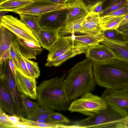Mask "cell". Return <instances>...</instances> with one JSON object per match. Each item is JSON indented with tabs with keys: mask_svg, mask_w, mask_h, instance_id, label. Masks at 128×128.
<instances>
[{
	"mask_svg": "<svg viewBox=\"0 0 128 128\" xmlns=\"http://www.w3.org/2000/svg\"><path fill=\"white\" fill-rule=\"evenodd\" d=\"M22 58L31 76L36 78H38L39 76L40 73L38 63L30 60L23 56Z\"/></svg>",
	"mask_w": 128,
	"mask_h": 128,
	"instance_id": "cell-29",
	"label": "cell"
},
{
	"mask_svg": "<svg viewBox=\"0 0 128 128\" xmlns=\"http://www.w3.org/2000/svg\"><path fill=\"white\" fill-rule=\"evenodd\" d=\"M73 46L71 40L66 36H58L56 41L49 51L46 62L56 59Z\"/></svg>",
	"mask_w": 128,
	"mask_h": 128,
	"instance_id": "cell-18",
	"label": "cell"
},
{
	"mask_svg": "<svg viewBox=\"0 0 128 128\" xmlns=\"http://www.w3.org/2000/svg\"><path fill=\"white\" fill-rule=\"evenodd\" d=\"M0 25L11 31L17 36L40 44L30 28L20 20L11 15H7L0 18Z\"/></svg>",
	"mask_w": 128,
	"mask_h": 128,
	"instance_id": "cell-6",
	"label": "cell"
},
{
	"mask_svg": "<svg viewBox=\"0 0 128 128\" xmlns=\"http://www.w3.org/2000/svg\"><path fill=\"white\" fill-rule=\"evenodd\" d=\"M103 2H99L94 4L87 5L89 12L97 14L100 15L104 12L102 8Z\"/></svg>",
	"mask_w": 128,
	"mask_h": 128,
	"instance_id": "cell-36",
	"label": "cell"
},
{
	"mask_svg": "<svg viewBox=\"0 0 128 128\" xmlns=\"http://www.w3.org/2000/svg\"><path fill=\"white\" fill-rule=\"evenodd\" d=\"M120 32L123 34L126 38L128 37V26L123 29Z\"/></svg>",
	"mask_w": 128,
	"mask_h": 128,
	"instance_id": "cell-47",
	"label": "cell"
},
{
	"mask_svg": "<svg viewBox=\"0 0 128 128\" xmlns=\"http://www.w3.org/2000/svg\"><path fill=\"white\" fill-rule=\"evenodd\" d=\"M0 57L10 49L17 36L7 28L0 25Z\"/></svg>",
	"mask_w": 128,
	"mask_h": 128,
	"instance_id": "cell-22",
	"label": "cell"
},
{
	"mask_svg": "<svg viewBox=\"0 0 128 128\" xmlns=\"http://www.w3.org/2000/svg\"><path fill=\"white\" fill-rule=\"evenodd\" d=\"M85 54L86 58L96 62H103L116 58L112 52L103 44H98L88 47Z\"/></svg>",
	"mask_w": 128,
	"mask_h": 128,
	"instance_id": "cell-15",
	"label": "cell"
},
{
	"mask_svg": "<svg viewBox=\"0 0 128 128\" xmlns=\"http://www.w3.org/2000/svg\"><path fill=\"white\" fill-rule=\"evenodd\" d=\"M68 6L66 3H58L50 0H34L29 5L18 9L14 12L19 15L30 14L41 16L50 12L68 9Z\"/></svg>",
	"mask_w": 128,
	"mask_h": 128,
	"instance_id": "cell-7",
	"label": "cell"
},
{
	"mask_svg": "<svg viewBox=\"0 0 128 128\" xmlns=\"http://www.w3.org/2000/svg\"><path fill=\"white\" fill-rule=\"evenodd\" d=\"M54 110L45 107H40L28 119L30 120L34 118L49 119L50 115L54 112Z\"/></svg>",
	"mask_w": 128,
	"mask_h": 128,
	"instance_id": "cell-30",
	"label": "cell"
},
{
	"mask_svg": "<svg viewBox=\"0 0 128 128\" xmlns=\"http://www.w3.org/2000/svg\"><path fill=\"white\" fill-rule=\"evenodd\" d=\"M9 58L3 64V77L7 86L16 104L18 116H24L22 108L20 93L18 92L16 81L9 64Z\"/></svg>",
	"mask_w": 128,
	"mask_h": 128,
	"instance_id": "cell-11",
	"label": "cell"
},
{
	"mask_svg": "<svg viewBox=\"0 0 128 128\" xmlns=\"http://www.w3.org/2000/svg\"><path fill=\"white\" fill-rule=\"evenodd\" d=\"M126 38L128 40V37H126Z\"/></svg>",
	"mask_w": 128,
	"mask_h": 128,
	"instance_id": "cell-50",
	"label": "cell"
},
{
	"mask_svg": "<svg viewBox=\"0 0 128 128\" xmlns=\"http://www.w3.org/2000/svg\"><path fill=\"white\" fill-rule=\"evenodd\" d=\"M36 78L26 75L20 70L16 69V82L20 93L33 100L37 98Z\"/></svg>",
	"mask_w": 128,
	"mask_h": 128,
	"instance_id": "cell-10",
	"label": "cell"
},
{
	"mask_svg": "<svg viewBox=\"0 0 128 128\" xmlns=\"http://www.w3.org/2000/svg\"><path fill=\"white\" fill-rule=\"evenodd\" d=\"M9 66L16 80V68L14 64L10 55L9 58Z\"/></svg>",
	"mask_w": 128,
	"mask_h": 128,
	"instance_id": "cell-44",
	"label": "cell"
},
{
	"mask_svg": "<svg viewBox=\"0 0 128 128\" xmlns=\"http://www.w3.org/2000/svg\"><path fill=\"white\" fill-rule=\"evenodd\" d=\"M21 122L26 124L40 127L41 128H62L63 125L61 124H51L43 123L36 122L26 118L24 116H20Z\"/></svg>",
	"mask_w": 128,
	"mask_h": 128,
	"instance_id": "cell-31",
	"label": "cell"
},
{
	"mask_svg": "<svg viewBox=\"0 0 128 128\" xmlns=\"http://www.w3.org/2000/svg\"><path fill=\"white\" fill-rule=\"evenodd\" d=\"M92 70L96 84L112 90L128 86V62L116 59L93 62Z\"/></svg>",
	"mask_w": 128,
	"mask_h": 128,
	"instance_id": "cell-1",
	"label": "cell"
},
{
	"mask_svg": "<svg viewBox=\"0 0 128 128\" xmlns=\"http://www.w3.org/2000/svg\"><path fill=\"white\" fill-rule=\"evenodd\" d=\"M0 108V128H14V124L10 120L8 115Z\"/></svg>",
	"mask_w": 128,
	"mask_h": 128,
	"instance_id": "cell-34",
	"label": "cell"
},
{
	"mask_svg": "<svg viewBox=\"0 0 128 128\" xmlns=\"http://www.w3.org/2000/svg\"><path fill=\"white\" fill-rule=\"evenodd\" d=\"M18 63L20 70L26 75L28 76H32L28 71L23 58L18 60Z\"/></svg>",
	"mask_w": 128,
	"mask_h": 128,
	"instance_id": "cell-38",
	"label": "cell"
},
{
	"mask_svg": "<svg viewBox=\"0 0 128 128\" xmlns=\"http://www.w3.org/2000/svg\"><path fill=\"white\" fill-rule=\"evenodd\" d=\"M0 108L11 115L18 116L16 104L3 77L0 78Z\"/></svg>",
	"mask_w": 128,
	"mask_h": 128,
	"instance_id": "cell-14",
	"label": "cell"
},
{
	"mask_svg": "<svg viewBox=\"0 0 128 128\" xmlns=\"http://www.w3.org/2000/svg\"><path fill=\"white\" fill-rule=\"evenodd\" d=\"M108 106L101 96L90 92L72 101L68 110L71 112H78L89 116L106 109Z\"/></svg>",
	"mask_w": 128,
	"mask_h": 128,
	"instance_id": "cell-5",
	"label": "cell"
},
{
	"mask_svg": "<svg viewBox=\"0 0 128 128\" xmlns=\"http://www.w3.org/2000/svg\"><path fill=\"white\" fill-rule=\"evenodd\" d=\"M58 31L41 28L38 38L43 48L49 51L58 37Z\"/></svg>",
	"mask_w": 128,
	"mask_h": 128,
	"instance_id": "cell-21",
	"label": "cell"
},
{
	"mask_svg": "<svg viewBox=\"0 0 128 128\" xmlns=\"http://www.w3.org/2000/svg\"><path fill=\"white\" fill-rule=\"evenodd\" d=\"M8 118L10 121L14 125L20 123L22 122L20 116L16 114L8 115Z\"/></svg>",
	"mask_w": 128,
	"mask_h": 128,
	"instance_id": "cell-43",
	"label": "cell"
},
{
	"mask_svg": "<svg viewBox=\"0 0 128 128\" xmlns=\"http://www.w3.org/2000/svg\"><path fill=\"white\" fill-rule=\"evenodd\" d=\"M125 116L116 109L108 105L106 109L86 118L73 122V124L76 128H111L116 122Z\"/></svg>",
	"mask_w": 128,
	"mask_h": 128,
	"instance_id": "cell-4",
	"label": "cell"
},
{
	"mask_svg": "<svg viewBox=\"0 0 128 128\" xmlns=\"http://www.w3.org/2000/svg\"><path fill=\"white\" fill-rule=\"evenodd\" d=\"M128 13V4L108 14L100 17V22L112 18L125 15Z\"/></svg>",
	"mask_w": 128,
	"mask_h": 128,
	"instance_id": "cell-35",
	"label": "cell"
},
{
	"mask_svg": "<svg viewBox=\"0 0 128 128\" xmlns=\"http://www.w3.org/2000/svg\"><path fill=\"white\" fill-rule=\"evenodd\" d=\"M121 0H106L103 3L102 8L104 10Z\"/></svg>",
	"mask_w": 128,
	"mask_h": 128,
	"instance_id": "cell-40",
	"label": "cell"
},
{
	"mask_svg": "<svg viewBox=\"0 0 128 128\" xmlns=\"http://www.w3.org/2000/svg\"></svg>",
	"mask_w": 128,
	"mask_h": 128,
	"instance_id": "cell-51",
	"label": "cell"
},
{
	"mask_svg": "<svg viewBox=\"0 0 128 128\" xmlns=\"http://www.w3.org/2000/svg\"><path fill=\"white\" fill-rule=\"evenodd\" d=\"M5 0H0V2H2V1H4Z\"/></svg>",
	"mask_w": 128,
	"mask_h": 128,
	"instance_id": "cell-49",
	"label": "cell"
},
{
	"mask_svg": "<svg viewBox=\"0 0 128 128\" xmlns=\"http://www.w3.org/2000/svg\"><path fill=\"white\" fill-rule=\"evenodd\" d=\"M9 12H10L8 11H2L1 12H0V18H1L3 16H4V14H7Z\"/></svg>",
	"mask_w": 128,
	"mask_h": 128,
	"instance_id": "cell-48",
	"label": "cell"
},
{
	"mask_svg": "<svg viewBox=\"0 0 128 128\" xmlns=\"http://www.w3.org/2000/svg\"><path fill=\"white\" fill-rule=\"evenodd\" d=\"M128 4V0H121L110 6L104 11L100 17L108 14Z\"/></svg>",
	"mask_w": 128,
	"mask_h": 128,
	"instance_id": "cell-33",
	"label": "cell"
},
{
	"mask_svg": "<svg viewBox=\"0 0 128 128\" xmlns=\"http://www.w3.org/2000/svg\"><path fill=\"white\" fill-rule=\"evenodd\" d=\"M66 76L56 77L42 81L37 87V100L40 107L58 111L68 110L70 104L64 85Z\"/></svg>",
	"mask_w": 128,
	"mask_h": 128,
	"instance_id": "cell-3",
	"label": "cell"
},
{
	"mask_svg": "<svg viewBox=\"0 0 128 128\" xmlns=\"http://www.w3.org/2000/svg\"><path fill=\"white\" fill-rule=\"evenodd\" d=\"M125 15L112 18L100 21L101 27L103 30L117 29Z\"/></svg>",
	"mask_w": 128,
	"mask_h": 128,
	"instance_id": "cell-28",
	"label": "cell"
},
{
	"mask_svg": "<svg viewBox=\"0 0 128 128\" xmlns=\"http://www.w3.org/2000/svg\"><path fill=\"white\" fill-rule=\"evenodd\" d=\"M88 47L86 46H73L67 52L56 59L46 62L45 66H58L69 59L86 52Z\"/></svg>",
	"mask_w": 128,
	"mask_h": 128,
	"instance_id": "cell-20",
	"label": "cell"
},
{
	"mask_svg": "<svg viewBox=\"0 0 128 128\" xmlns=\"http://www.w3.org/2000/svg\"><path fill=\"white\" fill-rule=\"evenodd\" d=\"M49 119L51 124H68L71 122L67 118L61 114L54 112L50 116Z\"/></svg>",
	"mask_w": 128,
	"mask_h": 128,
	"instance_id": "cell-32",
	"label": "cell"
},
{
	"mask_svg": "<svg viewBox=\"0 0 128 128\" xmlns=\"http://www.w3.org/2000/svg\"><path fill=\"white\" fill-rule=\"evenodd\" d=\"M68 9L55 10L40 16L39 24L42 28L58 31L66 25V20Z\"/></svg>",
	"mask_w": 128,
	"mask_h": 128,
	"instance_id": "cell-9",
	"label": "cell"
},
{
	"mask_svg": "<svg viewBox=\"0 0 128 128\" xmlns=\"http://www.w3.org/2000/svg\"><path fill=\"white\" fill-rule=\"evenodd\" d=\"M101 96L108 105L128 116V86L118 90L106 88Z\"/></svg>",
	"mask_w": 128,
	"mask_h": 128,
	"instance_id": "cell-8",
	"label": "cell"
},
{
	"mask_svg": "<svg viewBox=\"0 0 128 128\" xmlns=\"http://www.w3.org/2000/svg\"><path fill=\"white\" fill-rule=\"evenodd\" d=\"M66 36L71 40L74 46L88 47L99 44L104 39V36L96 37L87 34L76 36L73 34Z\"/></svg>",
	"mask_w": 128,
	"mask_h": 128,
	"instance_id": "cell-19",
	"label": "cell"
},
{
	"mask_svg": "<svg viewBox=\"0 0 128 128\" xmlns=\"http://www.w3.org/2000/svg\"><path fill=\"white\" fill-rule=\"evenodd\" d=\"M112 128H128V116L117 120Z\"/></svg>",
	"mask_w": 128,
	"mask_h": 128,
	"instance_id": "cell-37",
	"label": "cell"
},
{
	"mask_svg": "<svg viewBox=\"0 0 128 128\" xmlns=\"http://www.w3.org/2000/svg\"><path fill=\"white\" fill-rule=\"evenodd\" d=\"M19 15L20 20L30 28L37 38L38 34L41 28L39 24L40 16L30 14Z\"/></svg>",
	"mask_w": 128,
	"mask_h": 128,
	"instance_id": "cell-25",
	"label": "cell"
},
{
	"mask_svg": "<svg viewBox=\"0 0 128 128\" xmlns=\"http://www.w3.org/2000/svg\"><path fill=\"white\" fill-rule=\"evenodd\" d=\"M22 111L24 116L28 119L32 115L40 108L38 102L29 100L24 94L20 93Z\"/></svg>",
	"mask_w": 128,
	"mask_h": 128,
	"instance_id": "cell-24",
	"label": "cell"
},
{
	"mask_svg": "<svg viewBox=\"0 0 128 128\" xmlns=\"http://www.w3.org/2000/svg\"><path fill=\"white\" fill-rule=\"evenodd\" d=\"M17 38L11 44L10 48V55L15 65L16 69L20 70L18 60L22 58V56L20 50Z\"/></svg>",
	"mask_w": 128,
	"mask_h": 128,
	"instance_id": "cell-27",
	"label": "cell"
},
{
	"mask_svg": "<svg viewBox=\"0 0 128 128\" xmlns=\"http://www.w3.org/2000/svg\"><path fill=\"white\" fill-rule=\"evenodd\" d=\"M93 61L86 58L75 64L68 72L64 80L70 101L93 91L96 85L93 72Z\"/></svg>",
	"mask_w": 128,
	"mask_h": 128,
	"instance_id": "cell-2",
	"label": "cell"
},
{
	"mask_svg": "<svg viewBox=\"0 0 128 128\" xmlns=\"http://www.w3.org/2000/svg\"><path fill=\"white\" fill-rule=\"evenodd\" d=\"M30 120L41 123L51 124L50 120L48 119H44L40 118H34Z\"/></svg>",
	"mask_w": 128,
	"mask_h": 128,
	"instance_id": "cell-45",
	"label": "cell"
},
{
	"mask_svg": "<svg viewBox=\"0 0 128 128\" xmlns=\"http://www.w3.org/2000/svg\"><path fill=\"white\" fill-rule=\"evenodd\" d=\"M41 128L40 127L28 124L22 122L20 123L14 125V128Z\"/></svg>",
	"mask_w": 128,
	"mask_h": 128,
	"instance_id": "cell-41",
	"label": "cell"
},
{
	"mask_svg": "<svg viewBox=\"0 0 128 128\" xmlns=\"http://www.w3.org/2000/svg\"><path fill=\"white\" fill-rule=\"evenodd\" d=\"M106 0H83L85 4L87 5L92 4L96 3L99 2H104Z\"/></svg>",
	"mask_w": 128,
	"mask_h": 128,
	"instance_id": "cell-46",
	"label": "cell"
},
{
	"mask_svg": "<svg viewBox=\"0 0 128 128\" xmlns=\"http://www.w3.org/2000/svg\"><path fill=\"white\" fill-rule=\"evenodd\" d=\"M128 26V13L125 15L117 29L121 32L123 29Z\"/></svg>",
	"mask_w": 128,
	"mask_h": 128,
	"instance_id": "cell-39",
	"label": "cell"
},
{
	"mask_svg": "<svg viewBox=\"0 0 128 128\" xmlns=\"http://www.w3.org/2000/svg\"><path fill=\"white\" fill-rule=\"evenodd\" d=\"M10 56L9 49L4 52L0 57V65H3L4 62L9 58Z\"/></svg>",
	"mask_w": 128,
	"mask_h": 128,
	"instance_id": "cell-42",
	"label": "cell"
},
{
	"mask_svg": "<svg viewBox=\"0 0 128 128\" xmlns=\"http://www.w3.org/2000/svg\"><path fill=\"white\" fill-rule=\"evenodd\" d=\"M65 2L68 7L66 24L85 17L89 12L87 5L83 0H67Z\"/></svg>",
	"mask_w": 128,
	"mask_h": 128,
	"instance_id": "cell-13",
	"label": "cell"
},
{
	"mask_svg": "<svg viewBox=\"0 0 128 128\" xmlns=\"http://www.w3.org/2000/svg\"><path fill=\"white\" fill-rule=\"evenodd\" d=\"M103 34L104 38L107 39L117 41H128L123 34L117 29L103 30Z\"/></svg>",
	"mask_w": 128,
	"mask_h": 128,
	"instance_id": "cell-26",
	"label": "cell"
},
{
	"mask_svg": "<svg viewBox=\"0 0 128 128\" xmlns=\"http://www.w3.org/2000/svg\"><path fill=\"white\" fill-rule=\"evenodd\" d=\"M100 43L110 50L114 54L116 59L128 62V40L117 41L104 38Z\"/></svg>",
	"mask_w": 128,
	"mask_h": 128,
	"instance_id": "cell-17",
	"label": "cell"
},
{
	"mask_svg": "<svg viewBox=\"0 0 128 128\" xmlns=\"http://www.w3.org/2000/svg\"><path fill=\"white\" fill-rule=\"evenodd\" d=\"M99 14L89 12L81 24L80 34L98 37L104 36Z\"/></svg>",
	"mask_w": 128,
	"mask_h": 128,
	"instance_id": "cell-12",
	"label": "cell"
},
{
	"mask_svg": "<svg viewBox=\"0 0 128 128\" xmlns=\"http://www.w3.org/2000/svg\"><path fill=\"white\" fill-rule=\"evenodd\" d=\"M33 0H5L0 2V12H14L16 10L24 8L33 2Z\"/></svg>",
	"mask_w": 128,
	"mask_h": 128,
	"instance_id": "cell-23",
	"label": "cell"
},
{
	"mask_svg": "<svg viewBox=\"0 0 128 128\" xmlns=\"http://www.w3.org/2000/svg\"><path fill=\"white\" fill-rule=\"evenodd\" d=\"M17 37L18 45L22 56L28 59L36 60V56L43 50L41 44Z\"/></svg>",
	"mask_w": 128,
	"mask_h": 128,
	"instance_id": "cell-16",
	"label": "cell"
}]
</instances>
